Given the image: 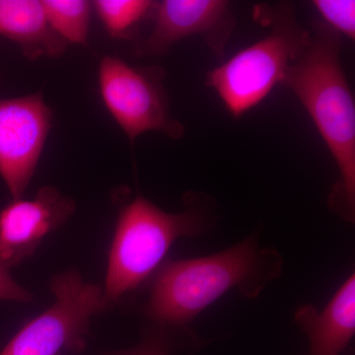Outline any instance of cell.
Here are the masks:
<instances>
[{"label":"cell","instance_id":"1","mask_svg":"<svg viewBox=\"0 0 355 355\" xmlns=\"http://www.w3.org/2000/svg\"><path fill=\"white\" fill-rule=\"evenodd\" d=\"M284 266L279 250L261 246L258 232L217 254L167 261L154 277L146 316L159 326L186 329L228 292L258 298Z\"/></svg>","mask_w":355,"mask_h":355},{"label":"cell","instance_id":"2","mask_svg":"<svg viewBox=\"0 0 355 355\" xmlns=\"http://www.w3.org/2000/svg\"><path fill=\"white\" fill-rule=\"evenodd\" d=\"M342 36L323 22L291 64L282 85L291 89L314 121L340 171L329 207L345 221L355 218V104L340 62Z\"/></svg>","mask_w":355,"mask_h":355},{"label":"cell","instance_id":"3","mask_svg":"<svg viewBox=\"0 0 355 355\" xmlns=\"http://www.w3.org/2000/svg\"><path fill=\"white\" fill-rule=\"evenodd\" d=\"M209 198L191 195L186 209L165 211L142 196L121 209L107 268L105 294L111 304L139 288L180 238L197 237L214 226Z\"/></svg>","mask_w":355,"mask_h":355},{"label":"cell","instance_id":"4","mask_svg":"<svg viewBox=\"0 0 355 355\" xmlns=\"http://www.w3.org/2000/svg\"><path fill=\"white\" fill-rule=\"evenodd\" d=\"M254 16L270 27L268 34L207 76V85L216 91L228 113L236 119L258 106L282 83L311 37L288 4L256 6Z\"/></svg>","mask_w":355,"mask_h":355},{"label":"cell","instance_id":"5","mask_svg":"<svg viewBox=\"0 0 355 355\" xmlns=\"http://www.w3.org/2000/svg\"><path fill=\"white\" fill-rule=\"evenodd\" d=\"M55 302L10 340L0 355H60L83 352L91 319L111 305L104 288L84 282L76 270L51 279Z\"/></svg>","mask_w":355,"mask_h":355},{"label":"cell","instance_id":"6","mask_svg":"<svg viewBox=\"0 0 355 355\" xmlns=\"http://www.w3.org/2000/svg\"><path fill=\"white\" fill-rule=\"evenodd\" d=\"M161 67H132L114 55L102 58L98 83L103 102L130 146L144 133H163L171 139L183 137L184 127L173 118Z\"/></svg>","mask_w":355,"mask_h":355},{"label":"cell","instance_id":"7","mask_svg":"<svg viewBox=\"0 0 355 355\" xmlns=\"http://www.w3.org/2000/svg\"><path fill=\"white\" fill-rule=\"evenodd\" d=\"M53 114L43 92L0 99V177L13 198H21L43 153Z\"/></svg>","mask_w":355,"mask_h":355},{"label":"cell","instance_id":"8","mask_svg":"<svg viewBox=\"0 0 355 355\" xmlns=\"http://www.w3.org/2000/svg\"><path fill=\"white\" fill-rule=\"evenodd\" d=\"M153 15V32L137 46L139 57H163L174 44L195 36L223 57L236 23L224 0H164L156 2Z\"/></svg>","mask_w":355,"mask_h":355},{"label":"cell","instance_id":"9","mask_svg":"<svg viewBox=\"0 0 355 355\" xmlns=\"http://www.w3.org/2000/svg\"><path fill=\"white\" fill-rule=\"evenodd\" d=\"M74 211L76 202L55 187H43L32 200L13 198L0 211V263L9 270L32 257Z\"/></svg>","mask_w":355,"mask_h":355},{"label":"cell","instance_id":"10","mask_svg":"<svg viewBox=\"0 0 355 355\" xmlns=\"http://www.w3.org/2000/svg\"><path fill=\"white\" fill-rule=\"evenodd\" d=\"M295 323L309 340V355H340L355 334V275H350L322 311L300 306Z\"/></svg>","mask_w":355,"mask_h":355},{"label":"cell","instance_id":"11","mask_svg":"<svg viewBox=\"0 0 355 355\" xmlns=\"http://www.w3.org/2000/svg\"><path fill=\"white\" fill-rule=\"evenodd\" d=\"M0 37L31 62L62 57L69 46L49 25L42 0H0Z\"/></svg>","mask_w":355,"mask_h":355},{"label":"cell","instance_id":"12","mask_svg":"<svg viewBox=\"0 0 355 355\" xmlns=\"http://www.w3.org/2000/svg\"><path fill=\"white\" fill-rule=\"evenodd\" d=\"M49 25L67 44L88 41L92 2L86 0H42Z\"/></svg>","mask_w":355,"mask_h":355},{"label":"cell","instance_id":"13","mask_svg":"<svg viewBox=\"0 0 355 355\" xmlns=\"http://www.w3.org/2000/svg\"><path fill=\"white\" fill-rule=\"evenodd\" d=\"M156 2L148 0H97L93 9L113 38H127L128 32L153 14Z\"/></svg>","mask_w":355,"mask_h":355},{"label":"cell","instance_id":"14","mask_svg":"<svg viewBox=\"0 0 355 355\" xmlns=\"http://www.w3.org/2000/svg\"><path fill=\"white\" fill-rule=\"evenodd\" d=\"M313 6L327 27L340 36L355 39V1L354 0H314Z\"/></svg>","mask_w":355,"mask_h":355},{"label":"cell","instance_id":"15","mask_svg":"<svg viewBox=\"0 0 355 355\" xmlns=\"http://www.w3.org/2000/svg\"><path fill=\"white\" fill-rule=\"evenodd\" d=\"M111 355H172L170 343L164 331H158L150 334L144 338L137 347Z\"/></svg>","mask_w":355,"mask_h":355},{"label":"cell","instance_id":"16","mask_svg":"<svg viewBox=\"0 0 355 355\" xmlns=\"http://www.w3.org/2000/svg\"><path fill=\"white\" fill-rule=\"evenodd\" d=\"M0 300L15 302H31L33 295L24 287L19 286L9 273L8 268L0 263Z\"/></svg>","mask_w":355,"mask_h":355}]
</instances>
